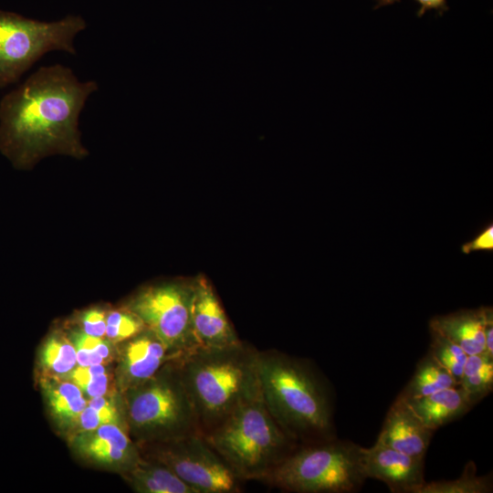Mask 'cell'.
<instances>
[{
  "label": "cell",
  "instance_id": "1",
  "mask_svg": "<svg viewBox=\"0 0 493 493\" xmlns=\"http://www.w3.org/2000/svg\"><path fill=\"white\" fill-rule=\"evenodd\" d=\"M97 89L69 68L41 67L0 101V152L17 168L52 153L84 156L79 116Z\"/></svg>",
  "mask_w": 493,
  "mask_h": 493
},
{
  "label": "cell",
  "instance_id": "2",
  "mask_svg": "<svg viewBox=\"0 0 493 493\" xmlns=\"http://www.w3.org/2000/svg\"><path fill=\"white\" fill-rule=\"evenodd\" d=\"M257 372L268 412L292 441L306 445L336 437L330 390L310 362L258 351Z\"/></svg>",
  "mask_w": 493,
  "mask_h": 493
},
{
  "label": "cell",
  "instance_id": "3",
  "mask_svg": "<svg viewBox=\"0 0 493 493\" xmlns=\"http://www.w3.org/2000/svg\"><path fill=\"white\" fill-rule=\"evenodd\" d=\"M257 354L240 341L226 347L197 346L177 359L202 435L242 404L261 396Z\"/></svg>",
  "mask_w": 493,
  "mask_h": 493
},
{
  "label": "cell",
  "instance_id": "4",
  "mask_svg": "<svg viewBox=\"0 0 493 493\" xmlns=\"http://www.w3.org/2000/svg\"><path fill=\"white\" fill-rule=\"evenodd\" d=\"M239 480H260L299 445L276 423L262 396L203 435Z\"/></svg>",
  "mask_w": 493,
  "mask_h": 493
},
{
  "label": "cell",
  "instance_id": "5",
  "mask_svg": "<svg viewBox=\"0 0 493 493\" xmlns=\"http://www.w3.org/2000/svg\"><path fill=\"white\" fill-rule=\"evenodd\" d=\"M362 447L337 437L299 445L262 481L296 493H353L367 479Z\"/></svg>",
  "mask_w": 493,
  "mask_h": 493
},
{
  "label": "cell",
  "instance_id": "6",
  "mask_svg": "<svg viewBox=\"0 0 493 493\" xmlns=\"http://www.w3.org/2000/svg\"><path fill=\"white\" fill-rule=\"evenodd\" d=\"M128 416L134 431L158 442L200 434L177 359L145 383L129 389Z\"/></svg>",
  "mask_w": 493,
  "mask_h": 493
},
{
  "label": "cell",
  "instance_id": "7",
  "mask_svg": "<svg viewBox=\"0 0 493 493\" xmlns=\"http://www.w3.org/2000/svg\"><path fill=\"white\" fill-rule=\"evenodd\" d=\"M86 27L79 16L42 22L0 10V88L16 83L46 53L75 55L73 40Z\"/></svg>",
  "mask_w": 493,
  "mask_h": 493
},
{
  "label": "cell",
  "instance_id": "8",
  "mask_svg": "<svg viewBox=\"0 0 493 493\" xmlns=\"http://www.w3.org/2000/svg\"><path fill=\"white\" fill-rule=\"evenodd\" d=\"M194 281L146 288L131 301L134 313L160 340L184 354L198 346L191 321Z\"/></svg>",
  "mask_w": 493,
  "mask_h": 493
},
{
  "label": "cell",
  "instance_id": "9",
  "mask_svg": "<svg viewBox=\"0 0 493 493\" xmlns=\"http://www.w3.org/2000/svg\"><path fill=\"white\" fill-rule=\"evenodd\" d=\"M152 459L198 493L240 492L239 479L200 434L158 442Z\"/></svg>",
  "mask_w": 493,
  "mask_h": 493
},
{
  "label": "cell",
  "instance_id": "10",
  "mask_svg": "<svg viewBox=\"0 0 493 493\" xmlns=\"http://www.w3.org/2000/svg\"><path fill=\"white\" fill-rule=\"evenodd\" d=\"M362 465L366 478L383 482L393 493H417L425 482V457L402 453L379 439L362 447Z\"/></svg>",
  "mask_w": 493,
  "mask_h": 493
},
{
  "label": "cell",
  "instance_id": "11",
  "mask_svg": "<svg viewBox=\"0 0 493 493\" xmlns=\"http://www.w3.org/2000/svg\"><path fill=\"white\" fill-rule=\"evenodd\" d=\"M191 321L198 346L226 347L240 341L212 285L203 276L194 280Z\"/></svg>",
  "mask_w": 493,
  "mask_h": 493
},
{
  "label": "cell",
  "instance_id": "12",
  "mask_svg": "<svg viewBox=\"0 0 493 493\" xmlns=\"http://www.w3.org/2000/svg\"><path fill=\"white\" fill-rule=\"evenodd\" d=\"M182 355L145 328L130 338L124 346L121 369L125 386L131 389L145 383L165 363Z\"/></svg>",
  "mask_w": 493,
  "mask_h": 493
},
{
  "label": "cell",
  "instance_id": "13",
  "mask_svg": "<svg viewBox=\"0 0 493 493\" xmlns=\"http://www.w3.org/2000/svg\"><path fill=\"white\" fill-rule=\"evenodd\" d=\"M433 434L406 400L398 395L386 414L377 439L402 453L425 457Z\"/></svg>",
  "mask_w": 493,
  "mask_h": 493
},
{
  "label": "cell",
  "instance_id": "14",
  "mask_svg": "<svg viewBox=\"0 0 493 493\" xmlns=\"http://www.w3.org/2000/svg\"><path fill=\"white\" fill-rule=\"evenodd\" d=\"M492 314L491 307L461 309L435 316L430 320L429 327L430 330L457 344L467 355L485 353L484 329L488 318Z\"/></svg>",
  "mask_w": 493,
  "mask_h": 493
},
{
  "label": "cell",
  "instance_id": "15",
  "mask_svg": "<svg viewBox=\"0 0 493 493\" xmlns=\"http://www.w3.org/2000/svg\"><path fill=\"white\" fill-rule=\"evenodd\" d=\"M76 446L80 453L99 463L125 464L131 468L140 459L131 440L116 424L84 432L76 439Z\"/></svg>",
  "mask_w": 493,
  "mask_h": 493
},
{
  "label": "cell",
  "instance_id": "16",
  "mask_svg": "<svg viewBox=\"0 0 493 493\" xmlns=\"http://www.w3.org/2000/svg\"><path fill=\"white\" fill-rule=\"evenodd\" d=\"M406 402L425 425L434 432L461 417L473 407L459 385Z\"/></svg>",
  "mask_w": 493,
  "mask_h": 493
},
{
  "label": "cell",
  "instance_id": "17",
  "mask_svg": "<svg viewBox=\"0 0 493 493\" xmlns=\"http://www.w3.org/2000/svg\"><path fill=\"white\" fill-rule=\"evenodd\" d=\"M139 461L130 469L131 480L139 492L144 493H198L163 464Z\"/></svg>",
  "mask_w": 493,
  "mask_h": 493
},
{
  "label": "cell",
  "instance_id": "18",
  "mask_svg": "<svg viewBox=\"0 0 493 493\" xmlns=\"http://www.w3.org/2000/svg\"><path fill=\"white\" fill-rule=\"evenodd\" d=\"M456 385L458 383L454 377L428 351L418 362L413 376L398 395L410 400Z\"/></svg>",
  "mask_w": 493,
  "mask_h": 493
},
{
  "label": "cell",
  "instance_id": "19",
  "mask_svg": "<svg viewBox=\"0 0 493 493\" xmlns=\"http://www.w3.org/2000/svg\"><path fill=\"white\" fill-rule=\"evenodd\" d=\"M43 389L53 416L62 425L77 423L88 403L80 389L72 382L53 381H46Z\"/></svg>",
  "mask_w": 493,
  "mask_h": 493
},
{
  "label": "cell",
  "instance_id": "20",
  "mask_svg": "<svg viewBox=\"0 0 493 493\" xmlns=\"http://www.w3.org/2000/svg\"><path fill=\"white\" fill-rule=\"evenodd\" d=\"M458 385L473 406L488 396L493 390V357L468 355Z\"/></svg>",
  "mask_w": 493,
  "mask_h": 493
},
{
  "label": "cell",
  "instance_id": "21",
  "mask_svg": "<svg viewBox=\"0 0 493 493\" xmlns=\"http://www.w3.org/2000/svg\"><path fill=\"white\" fill-rule=\"evenodd\" d=\"M492 489V476H477L475 463L469 461L457 478L425 481L417 493H489Z\"/></svg>",
  "mask_w": 493,
  "mask_h": 493
},
{
  "label": "cell",
  "instance_id": "22",
  "mask_svg": "<svg viewBox=\"0 0 493 493\" xmlns=\"http://www.w3.org/2000/svg\"><path fill=\"white\" fill-rule=\"evenodd\" d=\"M41 363L50 372L68 374L77 363L74 345L63 337H49L41 350Z\"/></svg>",
  "mask_w": 493,
  "mask_h": 493
},
{
  "label": "cell",
  "instance_id": "23",
  "mask_svg": "<svg viewBox=\"0 0 493 493\" xmlns=\"http://www.w3.org/2000/svg\"><path fill=\"white\" fill-rule=\"evenodd\" d=\"M431 343L429 352L459 384L467 354L457 344L441 335L430 330Z\"/></svg>",
  "mask_w": 493,
  "mask_h": 493
},
{
  "label": "cell",
  "instance_id": "24",
  "mask_svg": "<svg viewBox=\"0 0 493 493\" xmlns=\"http://www.w3.org/2000/svg\"><path fill=\"white\" fill-rule=\"evenodd\" d=\"M71 342L76 351L79 366L103 364L110 358V344L101 338L84 331H76L72 334Z\"/></svg>",
  "mask_w": 493,
  "mask_h": 493
},
{
  "label": "cell",
  "instance_id": "25",
  "mask_svg": "<svg viewBox=\"0 0 493 493\" xmlns=\"http://www.w3.org/2000/svg\"><path fill=\"white\" fill-rule=\"evenodd\" d=\"M77 424L81 429L92 431L106 424H121V415L113 404L104 396L90 398L80 413Z\"/></svg>",
  "mask_w": 493,
  "mask_h": 493
},
{
  "label": "cell",
  "instance_id": "26",
  "mask_svg": "<svg viewBox=\"0 0 493 493\" xmlns=\"http://www.w3.org/2000/svg\"><path fill=\"white\" fill-rule=\"evenodd\" d=\"M68 378L89 398L104 396L107 393L109 376L102 364L78 365L68 373Z\"/></svg>",
  "mask_w": 493,
  "mask_h": 493
},
{
  "label": "cell",
  "instance_id": "27",
  "mask_svg": "<svg viewBox=\"0 0 493 493\" xmlns=\"http://www.w3.org/2000/svg\"><path fill=\"white\" fill-rule=\"evenodd\" d=\"M106 336L112 342L127 341L146 327L131 310L113 311L106 318Z\"/></svg>",
  "mask_w": 493,
  "mask_h": 493
},
{
  "label": "cell",
  "instance_id": "28",
  "mask_svg": "<svg viewBox=\"0 0 493 493\" xmlns=\"http://www.w3.org/2000/svg\"><path fill=\"white\" fill-rule=\"evenodd\" d=\"M82 331L85 333L102 338L106 333V316L100 309H90L85 312L81 318Z\"/></svg>",
  "mask_w": 493,
  "mask_h": 493
},
{
  "label": "cell",
  "instance_id": "29",
  "mask_svg": "<svg viewBox=\"0 0 493 493\" xmlns=\"http://www.w3.org/2000/svg\"><path fill=\"white\" fill-rule=\"evenodd\" d=\"M461 249L465 254H469L473 251H477V250H492L493 249V226L492 224L488 225L473 240L464 244Z\"/></svg>",
  "mask_w": 493,
  "mask_h": 493
},
{
  "label": "cell",
  "instance_id": "30",
  "mask_svg": "<svg viewBox=\"0 0 493 493\" xmlns=\"http://www.w3.org/2000/svg\"><path fill=\"white\" fill-rule=\"evenodd\" d=\"M395 0H381L382 5L392 4ZM416 2L421 5V8L418 12V16H422L428 9L441 10L446 5V0H416Z\"/></svg>",
  "mask_w": 493,
  "mask_h": 493
},
{
  "label": "cell",
  "instance_id": "31",
  "mask_svg": "<svg viewBox=\"0 0 493 493\" xmlns=\"http://www.w3.org/2000/svg\"><path fill=\"white\" fill-rule=\"evenodd\" d=\"M484 334L486 352L493 357V314L486 321Z\"/></svg>",
  "mask_w": 493,
  "mask_h": 493
}]
</instances>
